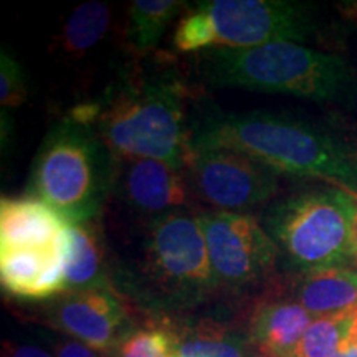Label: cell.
<instances>
[{"label":"cell","instance_id":"20","mask_svg":"<svg viewBox=\"0 0 357 357\" xmlns=\"http://www.w3.org/2000/svg\"><path fill=\"white\" fill-rule=\"evenodd\" d=\"M352 311L314 318L307 326L294 357H336L349 341Z\"/></svg>","mask_w":357,"mask_h":357},{"label":"cell","instance_id":"21","mask_svg":"<svg viewBox=\"0 0 357 357\" xmlns=\"http://www.w3.org/2000/svg\"><path fill=\"white\" fill-rule=\"evenodd\" d=\"M116 357H177L166 319L160 324L134 329L118 347Z\"/></svg>","mask_w":357,"mask_h":357},{"label":"cell","instance_id":"2","mask_svg":"<svg viewBox=\"0 0 357 357\" xmlns=\"http://www.w3.org/2000/svg\"><path fill=\"white\" fill-rule=\"evenodd\" d=\"M114 289L154 314H181L215 296L200 222L190 208L141 222L129 258L114 263Z\"/></svg>","mask_w":357,"mask_h":357},{"label":"cell","instance_id":"26","mask_svg":"<svg viewBox=\"0 0 357 357\" xmlns=\"http://www.w3.org/2000/svg\"><path fill=\"white\" fill-rule=\"evenodd\" d=\"M336 357H357V342L347 341L346 344L341 347V351L337 352Z\"/></svg>","mask_w":357,"mask_h":357},{"label":"cell","instance_id":"12","mask_svg":"<svg viewBox=\"0 0 357 357\" xmlns=\"http://www.w3.org/2000/svg\"><path fill=\"white\" fill-rule=\"evenodd\" d=\"M68 238L47 250L0 252V283L3 293L22 301H52L65 293Z\"/></svg>","mask_w":357,"mask_h":357},{"label":"cell","instance_id":"25","mask_svg":"<svg viewBox=\"0 0 357 357\" xmlns=\"http://www.w3.org/2000/svg\"><path fill=\"white\" fill-rule=\"evenodd\" d=\"M349 243H351V255H352V263L357 260V208L354 213V218H352L351 223V235H349Z\"/></svg>","mask_w":357,"mask_h":357},{"label":"cell","instance_id":"22","mask_svg":"<svg viewBox=\"0 0 357 357\" xmlns=\"http://www.w3.org/2000/svg\"><path fill=\"white\" fill-rule=\"evenodd\" d=\"M26 73L19 61L2 48L0 55V102L7 108H17L26 100Z\"/></svg>","mask_w":357,"mask_h":357},{"label":"cell","instance_id":"16","mask_svg":"<svg viewBox=\"0 0 357 357\" xmlns=\"http://www.w3.org/2000/svg\"><path fill=\"white\" fill-rule=\"evenodd\" d=\"M166 319V318H164ZM177 357H255L247 329L213 318L166 319Z\"/></svg>","mask_w":357,"mask_h":357},{"label":"cell","instance_id":"11","mask_svg":"<svg viewBox=\"0 0 357 357\" xmlns=\"http://www.w3.org/2000/svg\"><path fill=\"white\" fill-rule=\"evenodd\" d=\"M113 195L142 222L190 208L192 202L184 171L144 158H119Z\"/></svg>","mask_w":357,"mask_h":357},{"label":"cell","instance_id":"10","mask_svg":"<svg viewBox=\"0 0 357 357\" xmlns=\"http://www.w3.org/2000/svg\"><path fill=\"white\" fill-rule=\"evenodd\" d=\"M40 311L50 328L109 354L134 331L126 300L114 289L65 293Z\"/></svg>","mask_w":357,"mask_h":357},{"label":"cell","instance_id":"18","mask_svg":"<svg viewBox=\"0 0 357 357\" xmlns=\"http://www.w3.org/2000/svg\"><path fill=\"white\" fill-rule=\"evenodd\" d=\"M189 3L182 0H134L128 10L126 48L136 58L149 55L178 13Z\"/></svg>","mask_w":357,"mask_h":357},{"label":"cell","instance_id":"23","mask_svg":"<svg viewBox=\"0 0 357 357\" xmlns=\"http://www.w3.org/2000/svg\"><path fill=\"white\" fill-rule=\"evenodd\" d=\"M55 357H111L109 352L93 349L73 337H58L52 341Z\"/></svg>","mask_w":357,"mask_h":357},{"label":"cell","instance_id":"15","mask_svg":"<svg viewBox=\"0 0 357 357\" xmlns=\"http://www.w3.org/2000/svg\"><path fill=\"white\" fill-rule=\"evenodd\" d=\"M95 289H114V263L100 220L68 223L65 293Z\"/></svg>","mask_w":357,"mask_h":357},{"label":"cell","instance_id":"8","mask_svg":"<svg viewBox=\"0 0 357 357\" xmlns=\"http://www.w3.org/2000/svg\"><path fill=\"white\" fill-rule=\"evenodd\" d=\"M215 294L257 301L283 293L281 255L276 243L250 213L212 211L200 213Z\"/></svg>","mask_w":357,"mask_h":357},{"label":"cell","instance_id":"7","mask_svg":"<svg viewBox=\"0 0 357 357\" xmlns=\"http://www.w3.org/2000/svg\"><path fill=\"white\" fill-rule=\"evenodd\" d=\"M357 195L336 185L293 190L266 205L261 225L276 243L281 268L291 275L347 266Z\"/></svg>","mask_w":357,"mask_h":357},{"label":"cell","instance_id":"5","mask_svg":"<svg viewBox=\"0 0 357 357\" xmlns=\"http://www.w3.org/2000/svg\"><path fill=\"white\" fill-rule=\"evenodd\" d=\"M118 162L95 124L71 111L45 134L25 194L68 223L96 220L113 195Z\"/></svg>","mask_w":357,"mask_h":357},{"label":"cell","instance_id":"4","mask_svg":"<svg viewBox=\"0 0 357 357\" xmlns=\"http://www.w3.org/2000/svg\"><path fill=\"white\" fill-rule=\"evenodd\" d=\"M197 73L215 88L306 98L357 113V70L346 58L300 43L200 52Z\"/></svg>","mask_w":357,"mask_h":357},{"label":"cell","instance_id":"28","mask_svg":"<svg viewBox=\"0 0 357 357\" xmlns=\"http://www.w3.org/2000/svg\"><path fill=\"white\" fill-rule=\"evenodd\" d=\"M354 266H356V271H357V260L354 261Z\"/></svg>","mask_w":357,"mask_h":357},{"label":"cell","instance_id":"29","mask_svg":"<svg viewBox=\"0 0 357 357\" xmlns=\"http://www.w3.org/2000/svg\"><path fill=\"white\" fill-rule=\"evenodd\" d=\"M255 357H265V356H261V354H257Z\"/></svg>","mask_w":357,"mask_h":357},{"label":"cell","instance_id":"17","mask_svg":"<svg viewBox=\"0 0 357 357\" xmlns=\"http://www.w3.org/2000/svg\"><path fill=\"white\" fill-rule=\"evenodd\" d=\"M289 288L294 301L300 303L312 318L342 314L357 307V271L349 266L293 275Z\"/></svg>","mask_w":357,"mask_h":357},{"label":"cell","instance_id":"13","mask_svg":"<svg viewBox=\"0 0 357 357\" xmlns=\"http://www.w3.org/2000/svg\"><path fill=\"white\" fill-rule=\"evenodd\" d=\"M312 316L300 303L268 294L253 303L247 319L248 337L258 354L265 357H294Z\"/></svg>","mask_w":357,"mask_h":357},{"label":"cell","instance_id":"1","mask_svg":"<svg viewBox=\"0 0 357 357\" xmlns=\"http://www.w3.org/2000/svg\"><path fill=\"white\" fill-rule=\"evenodd\" d=\"M234 149L276 172L323 181L357 195V137L283 111L205 109L192 118L189 153Z\"/></svg>","mask_w":357,"mask_h":357},{"label":"cell","instance_id":"6","mask_svg":"<svg viewBox=\"0 0 357 357\" xmlns=\"http://www.w3.org/2000/svg\"><path fill=\"white\" fill-rule=\"evenodd\" d=\"M326 35L319 8L291 0H207L182 13L174 30L178 53L212 48H253L270 43H310Z\"/></svg>","mask_w":357,"mask_h":357},{"label":"cell","instance_id":"27","mask_svg":"<svg viewBox=\"0 0 357 357\" xmlns=\"http://www.w3.org/2000/svg\"><path fill=\"white\" fill-rule=\"evenodd\" d=\"M349 341H356L357 342V307L352 311V328H351V336Z\"/></svg>","mask_w":357,"mask_h":357},{"label":"cell","instance_id":"9","mask_svg":"<svg viewBox=\"0 0 357 357\" xmlns=\"http://www.w3.org/2000/svg\"><path fill=\"white\" fill-rule=\"evenodd\" d=\"M184 174L192 197L240 213L275 199L281 176L252 155L222 147L190 151Z\"/></svg>","mask_w":357,"mask_h":357},{"label":"cell","instance_id":"3","mask_svg":"<svg viewBox=\"0 0 357 357\" xmlns=\"http://www.w3.org/2000/svg\"><path fill=\"white\" fill-rule=\"evenodd\" d=\"M189 98V88L171 71L121 73L91 102L93 124L118 158L155 159L184 171Z\"/></svg>","mask_w":357,"mask_h":357},{"label":"cell","instance_id":"14","mask_svg":"<svg viewBox=\"0 0 357 357\" xmlns=\"http://www.w3.org/2000/svg\"><path fill=\"white\" fill-rule=\"evenodd\" d=\"M68 238V222L52 207L33 197L0 202V252L47 250Z\"/></svg>","mask_w":357,"mask_h":357},{"label":"cell","instance_id":"19","mask_svg":"<svg viewBox=\"0 0 357 357\" xmlns=\"http://www.w3.org/2000/svg\"><path fill=\"white\" fill-rule=\"evenodd\" d=\"M111 24V8L108 3L91 0L84 2L70 15L56 37L55 47L71 56H83L96 47L108 33Z\"/></svg>","mask_w":357,"mask_h":357},{"label":"cell","instance_id":"24","mask_svg":"<svg viewBox=\"0 0 357 357\" xmlns=\"http://www.w3.org/2000/svg\"><path fill=\"white\" fill-rule=\"evenodd\" d=\"M7 357H55L42 347L32 344H7L6 346Z\"/></svg>","mask_w":357,"mask_h":357}]
</instances>
